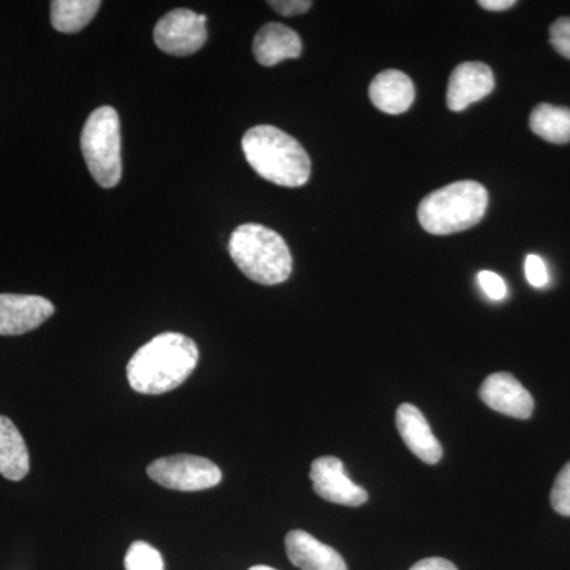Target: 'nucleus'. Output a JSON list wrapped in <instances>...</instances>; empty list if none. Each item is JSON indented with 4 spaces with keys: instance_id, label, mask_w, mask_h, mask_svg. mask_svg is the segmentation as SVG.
Masks as SVG:
<instances>
[{
    "instance_id": "f257e3e1",
    "label": "nucleus",
    "mask_w": 570,
    "mask_h": 570,
    "mask_svg": "<svg viewBox=\"0 0 570 570\" xmlns=\"http://www.w3.org/2000/svg\"><path fill=\"white\" fill-rule=\"evenodd\" d=\"M198 347L181 333H163L138 348L129 365L130 387L142 395H163L178 389L194 373Z\"/></svg>"
},
{
    "instance_id": "f03ea898",
    "label": "nucleus",
    "mask_w": 570,
    "mask_h": 570,
    "mask_svg": "<svg viewBox=\"0 0 570 570\" xmlns=\"http://www.w3.org/2000/svg\"><path fill=\"white\" fill-rule=\"evenodd\" d=\"M247 164L266 181L302 187L309 181L311 159L298 141L275 126H255L243 137Z\"/></svg>"
},
{
    "instance_id": "7ed1b4c3",
    "label": "nucleus",
    "mask_w": 570,
    "mask_h": 570,
    "mask_svg": "<svg viewBox=\"0 0 570 570\" xmlns=\"http://www.w3.org/2000/svg\"><path fill=\"white\" fill-rule=\"evenodd\" d=\"M228 253L235 265L254 283L283 284L294 262L283 236L261 224H243L232 234Z\"/></svg>"
},
{
    "instance_id": "20e7f679",
    "label": "nucleus",
    "mask_w": 570,
    "mask_h": 570,
    "mask_svg": "<svg viewBox=\"0 0 570 570\" xmlns=\"http://www.w3.org/2000/svg\"><path fill=\"white\" fill-rule=\"evenodd\" d=\"M489 208V193L478 181H456L428 194L419 205V223L431 235H452L474 227Z\"/></svg>"
},
{
    "instance_id": "39448f33",
    "label": "nucleus",
    "mask_w": 570,
    "mask_h": 570,
    "mask_svg": "<svg viewBox=\"0 0 570 570\" xmlns=\"http://www.w3.org/2000/svg\"><path fill=\"white\" fill-rule=\"evenodd\" d=\"M81 151L92 178L105 189L118 186L122 176L121 122L111 107L92 111L82 127Z\"/></svg>"
},
{
    "instance_id": "423d86ee",
    "label": "nucleus",
    "mask_w": 570,
    "mask_h": 570,
    "mask_svg": "<svg viewBox=\"0 0 570 570\" xmlns=\"http://www.w3.org/2000/svg\"><path fill=\"white\" fill-rule=\"evenodd\" d=\"M148 475L164 489L202 491L219 485L223 472L204 456L174 455L153 461Z\"/></svg>"
},
{
    "instance_id": "0eeeda50",
    "label": "nucleus",
    "mask_w": 570,
    "mask_h": 570,
    "mask_svg": "<svg viewBox=\"0 0 570 570\" xmlns=\"http://www.w3.org/2000/svg\"><path fill=\"white\" fill-rule=\"evenodd\" d=\"M206 17L193 10L176 9L165 14L154 28V41L159 50L171 56L194 55L204 47Z\"/></svg>"
},
{
    "instance_id": "6e6552de",
    "label": "nucleus",
    "mask_w": 570,
    "mask_h": 570,
    "mask_svg": "<svg viewBox=\"0 0 570 570\" xmlns=\"http://www.w3.org/2000/svg\"><path fill=\"white\" fill-rule=\"evenodd\" d=\"M314 491L333 504L360 508L367 501V491L348 478L343 461L336 456H322L311 466Z\"/></svg>"
},
{
    "instance_id": "1a4fd4ad",
    "label": "nucleus",
    "mask_w": 570,
    "mask_h": 570,
    "mask_svg": "<svg viewBox=\"0 0 570 570\" xmlns=\"http://www.w3.org/2000/svg\"><path fill=\"white\" fill-rule=\"evenodd\" d=\"M52 314L55 305L43 296L0 294V336L24 335Z\"/></svg>"
},
{
    "instance_id": "9d476101",
    "label": "nucleus",
    "mask_w": 570,
    "mask_h": 570,
    "mask_svg": "<svg viewBox=\"0 0 570 570\" xmlns=\"http://www.w3.org/2000/svg\"><path fill=\"white\" fill-rule=\"evenodd\" d=\"M480 400L499 414L527 420L534 412L531 393L510 373H494L479 390Z\"/></svg>"
},
{
    "instance_id": "9b49d317",
    "label": "nucleus",
    "mask_w": 570,
    "mask_h": 570,
    "mask_svg": "<svg viewBox=\"0 0 570 570\" xmlns=\"http://www.w3.org/2000/svg\"><path fill=\"white\" fill-rule=\"evenodd\" d=\"M494 89V75L487 63L463 62L450 75L448 105L452 111H463L485 99Z\"/></svg>"
},
{
    "instance_id": "f8f14e48",
    "label": "nucleus",
    "mask_w": 570,
    "mask_h": 570,
    "mask_svg": "<svg viewBox=\"0 0 570 570\" xmlns=\"http://www.w3.org/2000/svg\"><path fill=\"white\" fill-rule=\"evenodd\" d=\"M396 428L407 449L423 463L436 464L442 459V448L431 431L425 415L414 404H401L396 411Z\"/></svg>"
},
{
    "instance_id": "ddd939ff",
    "label": "nucleus",
    "mask_w": 570,
    "mask_h": 570,
    "mask_svg": "<svg viewBox=\"0 0 570 570\" xmlns=\"http://www.w3.org/2000/svg\"><path fill=\"white\" fill-rule=\"evenodd\" d=\"M288 560L302 570H347L340 553L306 531H291L285 538Z\"/></svg>"
},
{
    "instance_id": "4468645a",
    "label": "nucleus",
    "mask_w": 570,
    "mask_h": 570,
    "mask_svg": "<svg viewBox=\"0 0 570 570\" xmlns=\"http://www.w3.org/2000/svg\"><path fill=\"white\" fill-rule=\"evenodd\" d=\"M303 41L298 33L281 22H268L255 36L253 43L254 58L265 67L277 66L285 59L299 58Z\"/></svg>"
},
{
    "instance_id": "2eb2a0df",
    "label": "nucleus",
    "mask_w": 570,
    "mask_h": 570,
    "mask_svg": "<svg viewBox=\"0 0 570 570\" xmlns=\"http://www.w3.org/2000/svg\"><path fill=\"white\" fill-rule=\"evenodd\" d=\"M370 99L377 110L387 115H401L414 104V82L401 70L381 71L371 82Z\"/></svg>"
},
{
    "instance_id": "dca6fc26",
    "label": "nucleus",
    "mask_w": 570,
    "mask_h": 570,
    "mask_svg": "<svg viewBox=\"0 0 570 570\" xmlns=\"http://www.w3.org/2000/svg\"><path fill=\"white\" fill-rule=\"evenodd\" d=\"M29 469L31 461L24 439L9 417L0 415V474L20 482L29 474Z\"/></svg>"
},
{
    "instance_id": "f3484780",
    "label": "nucleus",
    "mask_w": 570,
    "mask_h": 570,
    "mask_svg": "<svg viewBox=\"0 0 570 570\" xmlns=\"http://www.w3.org/2000/svg\"><path fill=\"white\" fill-rule=\"evenodd\" d=\"M102 7L99 0H55L51 2V24L56 31L77 33L82 31Z\"/></svg>"
},
{
    "instance_id": "a211bd4d",
    "label": "nucleus",
    "mask_w": 570,
    "mask_h": 570,
    "mask_svg": "<svg viewBox=\"0 0 570 570\" xmlns=\"http://www.w3.org/2000/svg\"><path fill=\"white\" fill-rule=\"evenodd\" d=\"M530 127L543 140L553 145H566L570 141V110L540 104L531 112Z\"/></svg>"
},
{
    "instance_id": "6ab92c4d",
    "label": "nucleus",
    "mask_w": 570,
    "mask_h": 570,
    "mask_svg": "<svg viewBox=\"0 0 570 570\" xmlns=\"http://www.w3.org/2000/svg\"><path fill=\"white\" fill-rule=\"evenodd\" d=\"M126 570H165L163 554L149 543L137 540L127 550Z\"/></svg>"
},
{
    "instance_id": "aec40b11",
    "label": "nucleus",
    "mask_w": 570,
    "mask_h": 570,
    "mask_svg": "<svg viewBox=\"0 0 570 570\" xmlns=\"http://www.w3.org/2000/svg\"><path fill=\"white\" fill-rule=\"evenodd\" d=\"M551 508L562 517H570V461L562 468L550 494Z\"/></svg>"
},
{
    "instance_id": "412c9836",
    "label": "nucleus",
    "mask_w": 570,
    "mask_h": 570,
    "mask_svg": "<svg viewBox=\"0 0 570 570\" xmlns=\"http://www.w3.org/2000/svg\"><path fill=\"white\" fill-rule=\"evenodd\" d=\"M550 43L562 58L570 59V18H560L551 24Z\"/></svg>"
},
{
    "instance_id": "4be33fe9",
    "label": "nucleus",
    "mask_w": 570,
    "mask_h": 570,
    "mask_svg": "<svg viewBox=\"0 0 570 570\" xmlns=\"http://www.w3.org/2000/svg\"><path fill=\"white\" fill-rule=\"evenodd\" d=\"M479 284L485 295L494 302H501L508 296V284L501 276L493 272H480Z\"/></svg>"
},
{
    "instance_id": "5701e85b",
    "label": "nucleus",
    "mask_w": 570,
    "mask_h": 570,
    "mask_svg": "<svg viewBox=\"0 0 570 570\" xmlns=\"http://www.w3.org/2000/svg\"><path fill=\"white\" fill-rule=\"evenodd\" d=\"M524 273H527L528 283L532 287L540 288L549 284V269L539 255H528L527 262H524Z\"/></svg>"
},
{
    "instance_id": "b1692460",
    "label": "nucleus",
    "mask_w": 570,
    "mask_h": 570,
    "mask_svg": "<svg viewBox=\"0 0 570 570\" xmlns=\"http://www.w3.org/2000/svg\"><path fill=\"white\" fill-rule=\"evenodd\" d=\"M268 6L283 17H298L306 13L313 7V2L311 0H272Z\"/></svg>"
},
{
    "instance_id": "393cba45",
    "label": "nucleus",
    "mask_w": 570,
    "mask_h": 570,
    "mask_svg": "<svg viewBox=\"0 0 570 570\" xmlns=\"http://www.w3.org/2000/svg\"><path fill=\"white\" fill-rule=\"evenodd\" d=\"M411 570H459L453 562L444 560V558H428V560L419 561L412 566Z\"/></svg>"
},
{
    "instance_id": "a878e982",
    "label": "nucleus",
    "mask_w": 570,
    "mask_h": 570,
    "mask_svg": "<svg viewBox=\"0 0 570 570\" xmlns=\"http://www.w3.org/2000/svg\"><path fill=\"white\" fill-rule=\"evenodd\" d=\"M515 3V0H480L479 6L482 7L483 10L504 11L512 9Z\"/></svg>"
},
{
    "instance_id": "bb28decb",
    "label": "nucleus",
    "mask_w": 570,
    "mask_h": 570,
    "mask_svg": "<svg viewBox=\"0 0 570 570\" xmlns=\"http://www.w3.org/2000/svg\"><path fill=\"white\" fill-rule=\"evenodd\" d=\"M249 570H276V569L268 568V566H254V568H250Z\"/></svg>"
}]
</instances>
